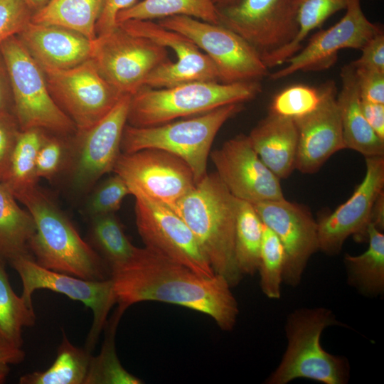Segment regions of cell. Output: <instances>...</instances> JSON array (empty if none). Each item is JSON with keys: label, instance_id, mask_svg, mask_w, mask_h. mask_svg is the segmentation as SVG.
Returning <instances> with one entry per match:
<instances>
[{"label": "cell", "instance_id": "cell-3", "mask_svg": "<svg viewBox=\"0 0 384 384\" xmlns=\"http://www.w3.org/2000/svg\"><path fill=\"white\" fill-rule=\"evenodd\" d=\"M174 212L194 235L215 274L233 287L242 278L235 255L237 198L216 173L207 174L177 204Z\"/></svg>", "mask_w": 384, "mask_h": 384}, {"label": "cell", "instance_id": "cell-12", "mask_svg": "<svg viewBox=\"0 0 384 384\" xmlns=\"http://www.w3.org/2000/svg\"><path fill=\"white\" fill-rule=\"evenodd\" d=\"M112 172L125 181L131 194L139 193L173 210L196 184L185 161L160 149L121 153Z\"/></svg>", "mask_w": 384, "mask_h": 384}, {"label": "cell", "instance_id": "cell-31", "mask_svg": "<svg viewBox=\"0 0 384 384\" xmlns=\"http://www.w3.org/2000/svg\"><path fill=\"white\" fill-rule=\"evenodd\" d=\"M5 262L0 259V345L9 348H21L22 330L36 323L33 305L13 290L5 269Z\"/></svg>", "mask_w": 384, "mask_h": 384}, {"label": "cell", "instance_id": "cell-15", "mask_svg": "<svg viewBox=\"0 0 384 384\" xmlns=\"http://www.w3.org/2000/svg\"><path fill=\"white\" fill-rule=\"evenodd\" d=\"M219 23L238 34L261 56L292 41L298 31L293 0H240L218 9Z\"/></svg>", "mask_w": 384, "mask_h": 384}, {"label": "cell", "instance_id": "cell-20", "mask_svg": "<svg viewBox=\"0 0 384 384\" xmlns=\"http://www.w3.org/2000/svg\"><path fill=\"white\" fill-rule=\"evenodd\" d=\"M117 25L126 31L147 38L169 48L176 55L155 68L144 86L163 88L193 81L219 82L217 69L208 58L189 38L151 20H127Z\"/></svg>", "mask_w": 384, "mask_h": 384}, {"label": "cell", "instance_id": "cell-50", "mask_svg": "<svg viewBox=\"0 0 384 384\" xmlns=\"http://www.w3.org/2000/svg\"><path fill=\"white\" fill-rule=\"evenodd\" d=\"M10 370L9 364L6 363H0V383L5 381Z\"/></svg>", "mask_w": 384, "mask_h": 384}, {"label": "cell", "instance_id": "cell-16", "mask_svg": "<svg viewBox=\"0 0 384 384\" xmlns=\"http://www.w3.org/2000/svg\"><path fill=\"white\" fill-rule=\"evenodd\" d=\"M346 13L330 28L316 33L308 44L288 58L286 65L272 73L270 78L277 80L299 71H321L337 60L341 50H361L367 41L382 29L372 23L363 11L361 0H346Z\"/></svg>", "mask_w": 384, "mask_h": 384}, {"label": "cell", "instance_id": "cell-25", "mask_svg": "<svg viewBox=\"0 0 384 384\" xmlns=\"http://www.w3.org/2000/svg\"><path fill=\"white\" fill-rule=\"evenodd\" d=\"M367 240L368 247L364 252L344 256L347 282L361 294L377 297L384 293V234L369 223Z\"/></svg>", "mask_w": 384, "mask_h": 384}, {"label": "cell", "instance_id": "cell-40", "mask_svg": "<svg viewBox=\"0 0 384 384\" xmlns=\"http://www.w3.org/2000/svg\"><path fill=\"white\" fill-rule=\"evenodd\" d=\"M32 14L22 0H0V46L18 35L31 21Z\"/></svg>", "mask_w": 384, "mask_h": 384}, {"label": "cell", "instance_id": "cell-11", "mask_svg": "<svg viewBox=\"0 0 384 384\" xmlns=\"http://www.w3.org/2000/svg\"><path fill=\"white\" fill-rule=\"evenodd\" d=\"M41 67L53 97L77 131L96 124L124 95L102 78L90 59L68 69Z\"/></svg>", "mask_w": 384, "mask_h": 384}, {"label": "cell", "instance_id": "cell-10", "mask_svg": "<svg viewBox=\"0 0 384 384\" xmlns=\"http://www.w3.org/2000/svg\"><path fill=\"white\" fill-rule=\"evenodd\" d=\"M90 60L105 80L130 95L144 87L155 68L171 60L166 48L118 25L93 41Z\"/></svg>", "mask_w": 384, "mask_h": 384}, {"label": "cell", "instance_id": "cell-32", "mask_svg": "<svg viewBox=\"0 0 384 384\" xmlns=\"http://www.w3.org/2000/svg\"><path fill=\"white\" fill-rule=\"evenodd\" d=\"M174 16L219 23L218 9L213 0H142L119 12L117 23L127 20L154 21Z\"/></svg>", "mask_w": 384, "mask_h": 384}, {"label": "cell", "instance_id": "cell-9", "mask_svg": "<svg viewBox=\"0 0 384 384\" xmlns=\"http://www.w3.org/2000/svg\"><path fill=\"white\" fill-rule=\"evenodd\" d=\"M189 38L215 65L219 82L260 81L268 75L260 53L238 34L218 23L186 16L157 20Z\"/></svg>", "mask_w": 384, "mask_h": 384}, {"label": "cell", "instance_id": "cell-45", "mask_svg": "<svg viewBox=\"0 0 384 384\" xmlns=\"http://www.w3.org/2000/svg\"><path fill=\"white\" fill-rule=\"evenodd\" d=\"M363 115L375 133L384 140V104L361 99Z\"/></svg>", "mask_w": 384, "mask_h": 384}, {"label": "cell", "instance_id": "cell-51", "mask_svg": "<svg viewBox=\"0 0 384 384\" xmlns=\"http://www.w3.org/2000/svg\"><path fill=\"white\" fill-rule=\"evenodd\" d=\"M240 0H213L217 9L236 4Z\"/></svg>", "mask_w": 384, "mask_h": 384}, {"label": "cell", "instance_id": "cell-2", "mask_svg": "<svg viewBox=\"0 0 384 384\" xmlns=\"http://www.w3.org/2000/svg\"><path fill=\"white\" fill-rule=\"evenodd\" d=\"M32 215L36 230L29 249L46 269L90 280L111 277V272L59 207L37 185L15 196Z\"/></svg>", "mask_w": 384, "mask_h": 384}, {"label": "cell", "instance_id": "cell-49", "mask_svg": "<svg viewBox=\"0 0 384 384\" xmlns=\"http://www.w3.org/2000/svg\"><path fill=\"white\" fill-rule=\"evenodd\" d=\"M34 13L44 6L49 0H22Z\"/></svg>", "mask_w": 384, "mask_h": 384}, {"label": "cell", "instance_id": "cell-41", "mask_svg": "<svg viewBox=\"0 0 384 384\" xmlns=\"http://www.w3.org/2000/svg\"><path fill=\"white\" fill-rule=\"evenodd\" d=\"M354 70L361 99L384 104V73L365 68Z\"/></svg>", "mask_w": 384, "mask_h": 384}, {"label": "cell", "instance_id": "cell-42", "mask_svg": "<svg viewBox=\"0 0 384 384\" xmlns=\"http://www.w3.org/2000/svg\"><path fill=\"white\" fill-rule=\"evenodd\" d=\"M20 131L14 116H0V183L4 180L7 174Z\"/></svg>", "mask_w": 384, "mask_h": 384}, {"label": "cell", "instance_id": "cell-7", "mask_svg": "<svg viewBox=\"0 0 384 384\" xmlns=\"http://www.w3.org/2000/svg\"><path fill=\"white\" fill-rule=\"evenodd\" d=\"M14 100V113L20 130L38 128L58 135L76 132L71 119L53 97L43 70L18 36L0 46Z\"/></svg>", "mask_w": 384, "mask_h": 384}, {"label": "cell", "instance_id": "cell-48", "mask_svg": "<svg viewBox=\"0 0 384 384\" xmlns=\"http://www.w3.org/2000/svg\"><path fill=\"white\" fill-rule=\"evenodd\" d=\"M0 116H14L9 111L7 99L0 79Z\"/></svg>", "mask_w": 384, "mask_h": 384}, {"label": "cell", "instance_id": "cell-37", "mask_svg": "<svg viewBox=\"0 0 384 384\" xmlns=\"http://www.w3.org/2000/svg\"><path fill=\"white\" fill-rule=\"evenodd\" d=\"M326 82L319 87L304 84L289 85L272 98L269 113L297 120L315 111L321 103Z\"/></svg>", "mask_w": 384, "mask_h": 384}, {"label": "cell", "instance_id": "cell-8", "mask_svg": "<svg viewBox=\"0 0 384 384\" xmlns=\"http://www.w3.org/2000/svg\"><path fill=\"white\" fill-rule=\"evenodd\" d=\"M131 95H123L113 108L100 121L68 143L63 171L70 191L86 194L105 174L113 171L121 154V140L127 116Z\"/></svg>", "mask_w": 384, "mask_h": 384}, {"label": "cell", "instance_id": "cell-14", "mask_svg": "<svg viewBox=\"0 0 384 384\" xmlns=\"http://www.w3.org/2000/svg\"><path fill=\"white\" fill-rule=\"evenodd\" d=\"M9 263L21 279V297L28 304L33 305V292L43 289L64 294L92 310L93 321L85 346L92 351L106 325L110 309L117 303L111 277L90 280L55 272L37 264L33 257H20Z\"/></svg>", "mask_w": 384, "mask_h": 384}, {"label": "cell", "instance_id": "cell-4", "mask_svg": "<svg viewBox=\"0 0 384 384\" xmlns=\"http://www.w3.org/2000/svg\"><path fill=\"white\" fill-rule=\"evenodd\" d=\"M341 326L325 307L299 308L286 321L287 348L267 384H287L294 379L306 378L324 384H346L350 375L346 358L326 351L321 345L323 331Z\"/></svg>", "mask_w": 384, "mask_h": 384}, {"label": "cell", "instance_id": "cell-19", "mask_svg": "<svg viewBox=\"0 0 384 384\" xmlns=\"http://www.w3.org/2000/svg\"><path fill=\"white\" fill-rule=\"evenodd\" d=\"M262 223L280 240L286 261L283 282L295 287L309 258L319 250L317 223L302 206L284 198L252 203Z\"/></svg>", "mask_w": 384, "mask_h": 384}, {"label": "cell", "instance_id": "cell-5", "mask_svg": "<svg viewBox=\"0 0 384 384\" xmlns=\"http://www.w3.org/2000/svg\"><path fill=\"white\" fill-rule=\"evenodd\" d=\"M262 91L260 81H193L163 88L142 87L131 95L127 124L151 127L243 103Z\"/></svg>", "mask_w": 384, "mask_h": 384}, {"label": "cell", "instance_id": "cell-23", "mask_svg": "<svg viewBox=\"0 0 384 384\" xmlns=\"http://www.w3.org/2000/svg\"><path fill=\"white\" fill-rule=\"evenodd\" d=\"M248 138L265 165L279 179L295 169L298 132L294 120L269 113Z\"/></svg>", "mask_w": 384, "mask_h": 384}, {"label": "cell", "instance_id": "cell-35", "mask_svg": "<svg viewBox=\"0 0 384 384\" xmlns=\"http://www.w3.org/2000/svg\"><path fill=\"white\" fill-rule=\"evenodd\" d=\"M123 314L117 309L107 321L106 334L97 356H92L85 384H140L142 380L131 374L122 366L115 348L114 336Z\"/></svg>", "mask_w": 384, "mask_h": 384}, {"label": "cell", "instance_id": "cell-30", "mask_svg": "<svg viewBox=\"0 0 384 384\" xmlns=\"http://www.w3.org/2000/svg\"><path fill=\"white\" fill-rule=\"evenodd\" d=\"M89 235L92 247L111 272L128 263L137 250L125 235L114 213L90 218Z\"/></svg>", "mask_w": 384, "mask_h": 384}, {"label": "cell", "instance_id": "cell-36", "mask_svg": "<svg viewBox=\"0 0 384 384\" xmlns=\"http://www.w3.org/2000/svg\"><path fill=\"white\" fill-rule=\"evenodd\" d=\"M285 261V252L280 240L264 225L257 271L261 290L269 299H278L281 297Z\"/></svg>", "mask_w": 384, "mask_h": 384}, {"label": "cell", "instance_id": "cell-38", "mask_svg": "<svg viewBox=\"0 0 384 384\" xmlns=\"http://www.w3.org/2000/svg\"><path fill=\"white\" fill-rule=\"evenodd\" d=\"M90 192L84 210L90 218L114 213L120 208L124 198L131 195L127 183L117 174L101 182Z\"/></svg>", "mask_w": 384, "mask_h": 384}, {"label": "cell", "instance_id": "cell-44", "mask_svg": "<svg viewBox=\"0 0 384 384\" xmlns=\"http://www.w3.org/2000/svg\"><path fill=\"white\" fill-rule=\"evenodd\" d=\"M136 1L137 0H105L102 14L96 25L97 36L106 34L116 28L118 13L132 6Z\"/></svg>", "mask_w": 384, "mask_h": 384}, {"label": "cell", "instance_id": "cell-47", "mask_svg": "<svg viewBox=\"0 0 384 384\" xmlns=\"http://www.w3.org/2000/svg\"><path fill=\"white\" fill-rule=\"evenodd\" d=\"M25 358V352L21 348H9L0 345V363L18 364Z\"/></svg>", "mask_w": 384, "mask_h": 384}, {"label": "cell", "instance_id": "cell-27", "mask_svg": "<svg viewBox=\"0 0 384 384\" xmlns=\"http://www.w3.org/2000/svg\"><path fill=\"white\" fill-rule=\"evenodd\" d=\"M104 4L105 0H49L33 13L31 21L66 28L93 41Z\"/></svg>", "mask_w": 384, "mask_h": 384}, {"label": "cell", "instance_id": "cell-13", "mask_svg": "<svg viewBox=\"0 0 384 384\" xmlns=\"http://www.w3.org/2000/svg\"><path fill=\"white\" fill-rule=\"evenodd\" d=\"M131 195L135 198L137 228L146 248L201 276L215 274L194 235L174 210L139 193Z\"/></svg>", "mask_w": 384, "mask_h": 384}, {"label": "cell", "instance_id": "cell-6", "mask_svg": "<svg viewBox=\"0 0 384 384\" xmlns=\"http://www.w3.org/2000/svg\"><path fill=\"white\" fill-rule=\"evenodd\" d=\"M242 109V103H234L155 126L139 127L127 123L121 140V153L146 149L171 153L188 165L197 183L208 174V159L218 132Z\"/></svg>", "mask_w": 384, "mask_h": 384}, {"label": "cell", "instance_id": "cell-33", "mask_svg": "<svg viewBox=\"0 0 384 384\" xmlns=\"http://www.w3.org/2000/svg\"><path fill=\"white\" fill-rule=\"evenodd\" d=\"M263 226L253 205L237 198L235 255L242 276L253 275L257 271Z\"/></svg>", "mask_w": 384, "mask_h": 384}, {"label": "cell", "instance_id": "cell-18", "mask_svg": "<svg viewBox=\"0 0 384 384\" xmlns=\"http://www.w3.org/2000/svg\"><path fill=\"white\" fill-rule=\"evenodd\" d=\"M366 158V174L351 196L332 213L317 220L319 250L338 254L346 240L354 235L367 240L373 204L384 188V156Z\"/></svg>", "mask_w": 384, "mask_h": 384}, {"label": "cell", "instance_id": "cell-26", "mask_svg": "<svg viewBox=\"0 0 384 384\" xmlns=\"http://www.w3.org/2000/svg\"><path fill=\"white\" fill-rule=\"evenodd\" d=\"M35 230L31 213L22 209L11 191L0 183V259L10 262L20 257H33L29 241Z\"/></svg>", "mask_w": 384, "mask_h": 384}, {"label": "cell", "instance_id": "cell-46", "mask_svg": "<svg viewBox=\"0 0 384 384\" xmlns=\"http://www.w3.org/2000/svg\"><path fill=\"white\" fill-rule=\"evenodd\" d=\"M378 230L384 229V191L376 198L370 214V223Z\"/></svg>", "mask_w": 384, "mask_h": 384}, {"label": "cell", "instance_id": "cell-28", "mask_svg": "<svg viewBox=\"0 0 384 384\" xmlns=\"http://www.w3.org/2000/svg\"><path fill=\"white\" fill-rule=\"evenodd\" d=\"M298 25L295 38L284 47L262 56L267 68L284 62L302 49V43L334 14L345 10L346 0H293Z\"/></svg>", "mask_w": 384, "mask_h": 384}, {"label": "cell", "instance_id": "cell-17", "mask_svg": "<svg viewBox=\"0 0 384 384\" xmlns=\"http://www.w3.org/2000/svg\"><path fill=\"white\" fill-rule=\"evenodd\" d=\"M209 156L218 176L236 198L250 203L284 198L280 179L261 161L248 136L227 140Z\"/></svg>", "mask_w": 384, "mask_h": 384}, {"label": "cell", "instance_id": "cell-29", "mask_svg": "<svg viewBox=\"0 0 384 384\" xmlns=\"http://www.w3.org/2000/svg\"><path fill=\"white\" fill-rule=\"evenodd\" d=\"M91 358V351L85 347L80 348L72 344L63 332L53 364L43 371L22 375L19 383L85 384Z\"/></svg>", "mask_w": 384, "mask_h": 384}, {"label": "cell", "instance_id": "cell-24", "mask_svg": "<svg viewBox=\"0 0 384 384\" xmlns=\"http://www.w3.org/2000/svg\"><path fill=\"white\" fill-rule=\"evenodd\" d=\"M340 77L341 89L336 100L345 149L365 157L384 156V140L375 133L363 115L355 70L351 63L342 67Z\"/></svg>", "mask_w": 384, "mask_h": 384}, {"label": "cell", "instance_id": "cell-39", "mask_svg": "<svg viewBox=\"0 0 384 384\" xmlns=\"http://www.w3.org/2000/svg\"><path fill=\"white\" fill-rule=\"evenodd\" d=\"M68 143L55 137L47 136L38 152L36 176L51 180L63 171Z\"/></svg>", "mask_w": 384, "mask_h": 384}, {"label": "cell", "instance_id": "cell-1", "mask_svg": "<svg viewBox=\"0 0 384 384\" xmlns=\"http://www.w3.org/2000/svg\"><path fill=\"white\" fill-rule=\"evenodd\" d=\"M117 310L148 301L177 304L211 317L223 331L234 328L238 304L226 279L218 274L203 277L146 247L111 272Z\"/></svg>", "mask_w": 384, "mask_h": 384}, {"label": "cell", "instance_id": "cell-21", "mask_svg": "<svg viewBox=\"0 0 384 384\" xmlns=\"http://www.w3.org/2000/svg\"><path fill=\"white\" fill-rule=\"evenodd\" d=\"M336 96L335 82H326L319 107L294 120L298 132L295 169L300 172H316L334 154L345 149Z\"/></svg>", "mask_w": 384, "mask_h": 384}, {"label": "cell", "instance_id": "cell-34", "mask_svg": "<svg viewBox=\"0 0 384 384\" xmlns=\"http://www.w3.org/2000/svg\"><path fill=\"white\" fill-rule=\"evenodd\" d=\"M43 129L31 128L18 133L9 169L3 183L14 194L37 185L36 162L39 149L47 135Z\"/></svg>", "mask_w": 384, "mask_h": 384}, {"label": "cell", "instance_id": "cell-22", "mask_svg": "<svg viewBox=\"0 0 384 384\" xmlns=\"http://www.w3.org/2000/svg\"><path fill=\"white\" fill-rule=\"evenodd\" d=\"M17 36L41 66L68 69L91 57L94 40L66 28L30 21Z\"/></svg>", "mask_w": 384, "mask_h": 384}, {"label": "cell", "instance_id": "cell-43", "mask_svg": "<svg viewBox=\"0 0 384 384\" xmlns=\"http://www.w3.org/2000/svg\"><path fill=\"white\" fill-rule=\"evenodd\" d=\"M361 56L350 63L355 68L375 70L384 73V33L381 29L361 49Z\"/></svg>", "mask_w": 384, "mask_h": 384}]
</instances>
